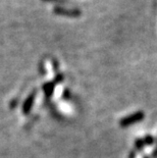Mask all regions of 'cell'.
Wrapping results in <instances>:
<instances>
[{
    "label": "cell",
    "mask_w": 157,
    "mask_h": 158,
    "mask_svg": "<svg viewBox=\"0 0 157 158\" xmlns=\"http://www.w3.org/2000/svg\"><path fill=\"white\" fill-rule=\"evenodd\" d=\"M43 1H52V2H60V3H63V2H66V0H43Z\"/></svg>",
    "instance_id": "277c9868"
},
{
    "label": "cell",
    "mask_w": 157,
    "mask_h": 158,
    "mask_svg": "<svg viewBox=\"0 0 157 158\" xmlns=\"http://www.w3.org/2000/svg\"><path fill=\"white\" fill-rule=\"evenodd\" d=\"M54 12L56 15H65V16H71V18H76L81 15V11L78 10V9H65L60 6H57V7L54 8Z\"/></svg>",
    "instance_id": "7a4b0ae2"
},
{
    "label": "cell",
    "mask_w": 157,
    "mask_h": 158,
    "mask_svg": "<svg viewBox=\"0 0 157 158\" xmlns=\"http://www.w3.org/2000/svg\"><path fill=\"white\" fill-rule=\"evenodd\" d=\"M33 100H34V96L31 95V97L27 100L26 103H25V106H24V111L27 113V111H29L30 108L32 107V103H33Z\"/></svg>",
    "instance_id": "3957f363"
},
{
    "label": "cell",
    "mask_w": 157,
    "mask_h": 158,
    "mask_svg": "<svg viewBox=\"0 0 157 158\" xmlns=\"http://www.w3.org/2000/svg\"><path fill=\"white\" fill-rule=\"evenodd\" d=\"M143 117H144V114H143V112H137L135 114H131V115L126 116V117H125V118L122 119L121 126L122 127H126V126H130V124H133L135 123H138L141 119H143Z\"/></svg>",
    "instance_id": "6da1fadb"
}]
</instances>
